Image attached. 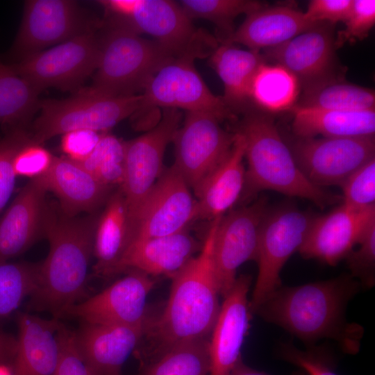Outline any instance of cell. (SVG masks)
Returning <instances> with one entry per match:
<instances>
[{
  "mask_svg": "<svg viewBox=\"0 0 375 375\" xmlns=\"http://www.w3.org/2000/svg\"><path fill=\"white\" fill-rule=\"evenodd\" d=\"M360 283L350 275L297 286H281L254 313L276 325L306 347L326 339L348 354L360 348L363 328L346 318L350 301L359 292Z\"/></svg>",
  "mask_w": 375,
  "mask_h": 375,
  "instance_id": "obj_1",
  "label": "cell"
},
{
  "mask_svg": "<svg viewBox=\"0 0 375 375\" xmlns=\"http://www.w3.org/2000/svg\"><path fill=\"white\" fill-rule=\"evenodd\" d=\"M222 217L212 220L201 251L172 277L162 312L148 321L145 335L151 338L160 354L176 344L205 339L212 332L221 307L212 248Z\"/></svg>",
  "mask_w": 375,
  "mask_h": 375,
  "instance_id": "obj_2",
  "label": "cell"
},
{
  "mask_svg": "<svg viewBox=\"0 0 375 375\" xmlns=\"http://www.w3.org/2000/svg\"><path fill=\"white\" fill-rule=\"evenodd\" d=\"M98 217L97 212L69 217L49 204L44 230L49 251L38 264L33 296L55 317L67 313L83 295Z\"/></svg>",
  "mask_w": 375,
  "mask_h": 375,
  "instance_id": "obj_3",
  "label": "cell"
},
{
  "mask_svg": "<svg viewBox=\"0 0 375 375\" xmlns=\"http://www.w3.org/2000/svg\"><path fill=\"white\" fill-rule=\"evenodd\" d=\"M237 131L244 138V158L248 165L242 196L247 198L270 190L308 199L320 208L342 202L341 196L306 178L269 115L249 112Z\"/></svg>",
  "mask_w": 375,
  "mask_h": 375,
  "instance_id": "obj_4",
  "label": "cell"
},
{
  "mask_svg": "<svg viewBox=\"0 0 375 375\" xmlns=\"http://www.w3.org/2000/svg\"><path fill=\"white\" fill-rule=\"evenodd\" d=\"M98 39L99 60L88 88L102 95L140 94L152 77L176 58L155 40L103 20Z\"/></svg>",
  "mask_w": 375,
  "mask_h": 375,
  "instance_id": "obj_5",
  "label": "cell"
},
{
  "mask_svg": "<svg viewBox=\"0 0 375 375\" xmlns=\"http://www.w3.org/2000/svg\"><path fill=\"white\" fill-rule=\"evenodd\" d=\"M105 23L147 34L173 56H210L217 40L197 29L180 5L169 0H115Z\"/></svg>",
  "mask_w": 375,
  "mask_h": 375,
  "instance_id": "obj_6",
  "label": "cell"
},
{
  "mask_svg": "<svg viewBox=\"0 0 375 375\" xmlns=\"http://www.w3.org/2000/svg\"><path fill=\"white\" fill-rule=\"evenodd\" d=\"M141 94L109 97L82 88L64 99L40 101V115L29 131L33 141L42 144L58 135L75 130L108 133L121 121L139 110Z\"/></svg>",
  "mask_w": 375,
  "mask_h": 375,
  "instance_id": "obj_7",
  "label": "cell"
},
{
  "mask_svg": "<svg viewBox=\"0 0 375 375\" xmlns=\"http://www.w3.org/2000/svg\"><path fill=\"white\" fill-rule=\"evenodd\" d=\"M315 215L293 205H282L267 211L260 227L256 262L258 276L249 301L255 312L281 285V270L304 243Z\"/></svg>",
  "mask_w": 375,
  "mask_h": 375,
  "instance_id": "obj_8",
  "label": "cell"
},
{
  "mask_svg": "<svg viewBox=\"0 0 375 375\" xmlns=\"http://www.w3.org/2000/svg\"><path fill=\"white\" fill-rule=\"evenodd\" d=\"M102 20L94 19L71 0H28L8 56L12 63L81 34L97 31Z\"/></svg>",
  "mask_w": 375,
  "mask_h": 375,
  "instance_id": "obj_9",
  "label": "cell"
},
{
  "mask_svg": "<svg viewBox=\"0 0 375 375\" xmlns=\"http://www.w3.org/2000/svg\"><path fill=\"white\" fill-rule=\"evenodd\" d=\"M98 31L81 34L10 65L40 93L49 88L74 93L83 88L97 67Z\"/></svg>",
  "mask_w": 375,
  "mask_h": 375,
  "instance_id": "obj_10",
  "label": "cell"
},
{
  "mask_svg": "<svg viewBox=\"0 0 375 375\" xmlns=\"http://www.w3.org/2000/svg\"><path fill=\"white\" fill-rule=\"evenodd\" d=\"M194 60L181 56L165 64L140 94V106L133 117L138 119L158 107L207 112L220 120L231 117V110L210 90L197 71Z\"/></svg>",
  "mask_w": 375,
  "mask_h": 375,
  "instance_id": "obj_11",
  "label": "cell"
},
{
  "mask_svg": "<svg viewBox=\"0 0 375 375\" xmlns=\"http://www.w3.org/2000/svg\"><path fill=\"white\" fill-rule=\"evenodd\" d=\"M181 119L180 110L162 108L153 126L143 135L125 142L124 174L119 188L124 196L132 228L140 206L165 169L164 154Z\"/></svg>",
  "mask_w": 375,
  "mask_h": 375,
  "instance_id": "obj_12",
  "label": "cell"
},
{
  "mask_svg": "<svg viewBox=\"0 0 375 375\" xmlns=\"http://www.w3.org/2000/svg\"><path fill=\"white\" fill-rule=\"evenodd\" d=\"M212 113L186 111L183 125L176 132L174 167L194 192L226 158L235 139L220 126Z\"/></svg>",
  "mask_w": 375,
  "mask_h": 375,
  "instance_id": "obj_13",
  "label": "cell"
},
{
  "mask_svg": "<svg viewBox=\"0 0 375 375\" xmlns=\"http://www.w3.org/2000/svg\"><path fill=\"white\" fill-rule=\"evenodd\" d=\"M299 168L314 185H340L375 158L374 137L299 138L290 148Z\"/></svg>",
  "mask_w": 375,
  "mask_h": 375,
  "instance_id": "obj_14",
  "label": "cell"
},
{
  "mask_svg": "<svg viewBox=\"0 0 375 375\" xmlns=\"http://www.w3.org/2000/svg\"><path fill=\"white\" fill-rule=\"evenodd\" d=\"M268 209L267 198L261 197L222 217L214 239L212 263L223 297L233 287L238 269L248 260H256L260 227Z\"/></svg>",
  "mask_w": 375,
  "mask_h": 375,
  "instance_id": "obj_15",
  "label": "cell"
},
{
  "mask_svg": "<svg viewBox=\"0 0 375 375\" xmlns=\"http://www.w3.org/2000/svg\"><path fill=\"white\" fill-rule=\"evenodd\" d=\"M196 217V199L172 165L164 169L133 222L134 240L162 237L184 229Z\"/></svg>",
  "mask_w": 375,
  "mask_h": 375,
  "instance_id": "obj_16",
  "label": "cell"
},
{
  "mask_svg": "<svg viewBox=\"0 0 375 375\" xmlns=\"http://www.w3.org/2000/svg\"><path fill=\"white\" fill-rule=\"evenodd\" d=\"M128 272L101 292L73 306L67 314L91 324L135 325L146 322L147 299L155 281L144 272Z\"/></svg>",
  "mask_w": 375,
  "mask_h": 375,
  "instance_id": "obj_17",
  "label": "cell"
},
{
  "mask_svg": "<svg viewBox=\"0 0 375 375\" xmlns=\"http://www.w3.org/2000/svg\"><path fill=\"white\" fill-rule=\"evenodd\" d=\"M374 224L375 206L358 210L341 203L330 212L315 217L299 252L306 259L334 266L349 255Z\"/></svg>",
  "mask_w": 375,
  "mask_h": 375,
  "instance_id": "obj_18",
  "label": "cell"
},
{
  "mask_svg": "<svg viewBox=\"0 0 375 375\" xmlns=\"http://www.w3.org/2000/svg\"><path fill=\"white\" fill-rule=\"evenodd\" d=\"M42 176L22 187L0 220V260L8 261L33 244L44 230L49 203Z\"/></svg>",
  "mask_w": 375,
  "mask_h": 375,
  "instance_id": "obj_19",
  "label": "cell"
},
{
  "mask_svg": "<svg viewBox=\"0 0 375 375\" xmlns=\"http://www.w3.org/2000/svg\"><path fill=\"white\" fill-rule=\"evenodd\" d=\"M251 277H237L224 297L209 341L210 375H228L242 358L241 349L249 326L248 294Z\"/></svg>",
  "mask_w": 375,
  "mask_h": 375,
  "instance_id": "obj_20",
  "label": "cell"
},
{
  "mask_svg": "<svg viewBox=\"0 0 375 375\" xmlns=\"http://www.w3.org/2000/svg\"><path fill=\"white\" fill-rule=\"evenodd\" d=\"M333 25L319 23L285 43L265 50L269 58L293 74L304 85L335 76Z\"/></svg>",
  "mask_w": 375,
  "mask_h": 375,
  "instance_id": "obj_21",
  "label": "cell"
},
{
  "mask_svg": "<svg viewBox=\"0 0 375 375\" xmlns=\"http://www.w3.org/2000/svg\"><path fill=\"white\" fill-rule=\"evenodd\" d=\"M148 320L135 325L84 322L74 333L75 341L93 374L122 375L123 364L146 334Z\"/></svg>",
  "mask_w": 375,
  "mask_h": 375,
  "instance_id": "obj_22",
  "label": "cell"
},
{
  "mask_svg": "<svg viewBox=\"0 0 375 375\" xmlns=\"http://www.w3.org/2000/svg\"><path fill=\"white\" fill-rule=\"evenodd\" d=\"M202 245L186 229L162 237L136 239L117 265L114 274L133 269L172 278L201 251Z\"/></svg>",
  "mask_w": 375,
  "mask_h": 375,
  "instance_id": "obj_23",
  "label": "cell"
},
{
  "mask_svg": "<svg viewBox=\"0 0 375 375\" xmlns=\"http://www.w3.org/2000/svg\"><path fill=\"white\" fill-rule=\"evenodd\" d=\"M42 177L48 192L58 199L61 212L69 217L96 213L112 194V187L101 183L81 165L66 156H54Z\"/></svg>",
  "mask_w": 375,
  "mask_h": 375,
  "instance_id": "obj_24",
  "label": "cell"
},
{
  "mask_svg": "<svg viewBox=\"0 0 375 375\" xmlns=\"http://www.w3.org/2000/svg\"><path fill=\"white\" fill-rule=\"evenodd\" d=\"M234 133V142L226 158L194 191L195 220H213L223 216L241 198L245 183V140L238 131Z\"/></svg>",
  "mask_w": 375,
  "mask_h": 375,
  "instance_id": "obj_25",
  "label": "cell"
},
{
  "mask_svg": "<svg viewBox=\"0 0 375 375\" xmlns=\"http://www.w3.org/2000/svg\"><path fill=\"white\" fill-rule=\"evenodd\" d=\"M316 24L296 8L266 6L247 15L242 24L222 43L241 44L260 52L278 47Z\"/></svg>",
  "mask_w": 375,
  "mask_h": 375,
  "instance_id": "obj_26",
  "label": "cell"
},
{
  "mask_svg": "<svg viewBox=\"0 0 375 375\" xmlns=\"http://www.w3.org/2000/svg\"><path fill=\"white\" fill-rule=\"evenodd\" d=\"M17 349L12 375H53L58 356L56 319H45L26 312L17 316Z\"/></svg>",
  "mask_w": 375,
  "mask_h": 375,
  "instance_id": "obj_27",
  "label": "cell"
},
{
  "mask_svg": "<svg viewBox=\"0 0 375 375\" xmlns=\"http://www.w3.org/2000/svg\"><path fill=\"white\" fill-rule=\"evenodd\" d=\"M133 239L128 208L119 188L112 192L98 217L93 249L95 273L102 276L114 275L117 265Z\"/></svg>",
  "mask_w": 375,
  "mask_h": 375,
  "instance_id": "obj_28",
  "label": "cell"
},
{
  "mask_svg": "<svg viewBox=\"0 0 375 375\" xmlns=\"http://www.w3.org/2000/svg\"><path fill=\"white\" fill-rule=\"evenodd\" d=\"M292 131L299 138L374 137L375 110H335L294 105Z\"/></svg>",
  "mask_w": 375,
  "mask_h": 375,
  "instance_id": "obj_29",
  "label": "cell"
},
{
  "mask_svg": "<svg viewBox=\"0 0 375 375\" xmlns=\"http://www.w3.org/2000/svg\"><path fill=\"white\" fill-rule=\"evenodd\" d=\"M210 62L224 85L222 98L231 110L243 106L249 99L252 79L265 60L259 51L221 43L210 54Z\"/></svg>",
  "mask_w": 375,
  "mask_h": 375,
  "instance_id": "obj_30",
  "label": "cell"
},
{
  "mask_svg": "<svg viewBox=\"0 0 375 375\" xmlns=\"http://www.w3.org/2000/svg\"><path fill=\"white\" fill-rule=\"evenodd\" d=\"M299 106L335 110H375L374 90L332 76L303 86Z\"/></svg>",
  "mask_w": 375,
  "mask_h": 375,
  "instance_id": "obj_31",
  "label": "cell"
},
{
  "mask_svg": "<svg viewBox=\"0 0 375 375\" xmlns=\"http://www.w3.org/2000/svg\"><path fill=\"white\" fill-rule=\"evenodd\" d=\"M38 91L0 58V124L8 129L28 128L39 110Z\"/></svg>",
  "mask_w": 375,
  "mask_h": 375,
  "instance_id": "obj_32",
  "label": "cell"
},
{
  "mask_svg": "<svg viewBox=\"0 0 375 375\" xmlns=\"http://www.w3.org/2000/svg\"><path fill=\"white\" fill-rule=\"evenodd\" d=\"M299 81L284 67L262 63L251 81L249 99L267 112L290 110L299 93Z\"/></svg>",
  "mask_w": 375,
  "mask_h": 375,
  "instance_id": "obj_33",
  "label": "cell"
},
{
  "mask_svg": "<svg viewBox=\"0 0 375 375\" xmlns=\"http://www.w3.org/2000/svg\"><path fill=\"white\" fill-rule=\"evenodd\" d=\"M209 341L184 342L167 349L147 366L142 375H210Z\"/></svg>",
  "mask_w": 375,
  "mask_h": 375,
  "instance_id": "obj_34",
  "label": "cell"
},
{
  "mask_svg": "<svg viewBox=\"0 0 375 375\" xmlns=\"http://www.w3.org/2000/svg\"><path fill=\"white\" fill-rule=\"evenodd\" d=\"M178 3L185 14L192 19H203L215 24L222 43L234 32V20L241 14L248 15L265 4L253 0H182Z\"/></svg>",
  "mask_w": 375,
  "mask_h": 375,
  "instance_id": "obj_35",
  "label": "cell"
},
{
  "mask_svg": "<svg viewBox=\"0 0 375 375\" xmlns=\"http://www.w3.org/2000/svg\"><path fill=\"white\" fill-rule=\"evenodd\" d=\"M38 284V264L0 260V318L10 315Z\"/></svg>",
  "mask_w": 375,
  "mask_h": 375,
  "instance_id": "obj_36",
  "label": "cell"
},
{
  "mask_svg": "<svg viewBox=\"0 0 375 375\" xmlns=\"http://www.w3.org/2000/svg\"><path fill=\"white\" fill-rule=\"evenodd\" d=\"M125 142L104 133L90 155L77 162L101 183L121 186L124 174Z\"/></svg>",
  "mask_w": 375,
  "mask_h": 375,
  "instance_id": "obj_37",
  "label": "cell"
},
{
  "mask_svg": "<svg viewBox=\"0 0 375 375\" xmlns=\"http://www.w3.org/2000/svg\"><path fill=\"white\" fill-rule=\"evenodd\" d=\"M278 357L299 367L306 375H338L335 371V359L331 351L322 345H313L301 349L292 342L281 343Z\"/></svg>",
  "mask_w": 375,
  "mask_h": 375,
  "instance_id": "obj_38",
  "label": "cell"
},
{
  "mask_svg": "<svg viewBox=\"0 0 375 375\" xmlns=\"http://www.w3.org/2000/svg\"><path fill=\"white\" fill-rule=\"evenodd\" d=\"M33 142L28 128L8 129L0 140V212L10 197L15 183L13 160L25 144Z\"/></svg>",
  "mask_w": 375,
  "mask_h": 375,
  "instance_id": "obj_39",
  "label": "cell"
},
{
  "mask_svg": "<svg viewBox=\"0 0 375 375\" xmlns=\"http://www.w3.org/2000/svg\"><path fill=\"white\" fill-rule=\"evenodd\" d=\"M340 187L344 205L358 210L375 206V158L356 169Z\"/></svg>",
  "mask_w": 375,
  "mask_h": 375,
  "instance_id": "obj_40",
  "label": "cell"
},
{
  "mask_svg": "<svg viewBox=\"0 0 375 375\" xmlns=\"http://www.w3.org/2000/svg\"><path fill=\"white\" fill-rule=\"evenodd\" d=\"M345 27L339 31L334 44L335 49L345 43L362 40L375 24V1L353 0L350 12L344 22Z\"/></svg>",
  "mask_w": 375,
  "mask_h": 375,
  "instance_id": "obj_41",
  "label": "cell"
},
{
  "mask_svg": "<svg viewBox=\"0 0 375 375\" xmlns=\"http://www.w3.org/2000/svg\"><path fill=\"white\" fill-rule=\"evenodd\" d=\"M345 258L350 276L357 280L362 288H372L375 283V224L365 233L358 244Z\"/></svg>",
  "mask_w": 375,
  "mask_h": 375,
  "instance_id": "obj_42",
  "label": "cell"
},
{
  "mask_svg": "<svg viewBox=\"0 0 375 375\" xmlns=\"http://www.w3.org/2000/svg\"><path fill=\"white\" fill-rule=\"evenodd\" d=\"M54 156L42 144L31 142L23 146L13 160V170L17 176L31 179L44 175L50 169Z\"/></svg>",
  "mask_w": 375,
  "mask_h": 375,
  "instance_id": "obj_43",
  "label": "cell"
},
{
  "mask_svg": "<svg viewBox=\"0 0 375 375\" xmlns=\"http://www.w3.org/2000/svg\"><path fill=\"white\" fill-rule=\"evenodd\" d=\"M57 339L59 356L53 375H94L78 350L74 332L60 324Z\"/></svg>",
  "mask_w": 375,
  "mask_h": 375,
  "instance_id": "obj_44",
  "label": "cell"
},
{
  "mask_svg": "<svg viewBox=\"0 0 375 375\" xmlns=\"http://www.w3.org/2000/svg\"><path fill=\"white\" fill-rule=\"evenodd\" d=\"M352 4L353 0H311L303 13L312 23L333 25L337 22H344Z\"/></svg>",
  "mask_w": 375,
  "mask_h": 375,
  "instance_id": "obj_45",
  "label": "cell"
},
{
  "mask_svg": "<svg viewBox=\"0 0 375 375\" xmlns=\"http://www.w3.org/2000/svg\"><path fill=\"white\" fill-rule=\"evenodd\" d=\"M104 133L92 130H75L62 135L60 149L68 158L82 162L92 152Z\"/></svg>",
  "mask_w": 375,
  "mask_h": 375,
  "instance_id": "obj_46",
  "label": "cell"
},
{
  "mask_svg": "<svg viewBox=\"0 0 375 375\" xmlns=\"http://www.w3.org/2000/svg\"><path fill=\"white\" fill-rule=\"evenodd\" d=\"M17 349V339L0 331V364L12 360Z\"/></svg>",
  "mask_w": 375,
  "mask_h": 375,
  "instance_id": "obj_47",
  "label": "cell"
},
{
  "mask_svg": "<svg viewBox=\"0 0 375 375\" xmlns=\"http://www.w3.org/2000/svg\"><path fill=\"white\" fill-rule=\"evenodd\" d=\"M228 375H271L264 372L258 371L247 365L241 358L230 371ZM290 375H306V374L299 369Z\"/></svg>",
  "mask_w": 375,
  "mask_h": 375,
  "instance_id": "obj_48",
  "label": "cell"
},
{
  "mask_svg": "<svg viewBox=\"0 0 375 375\" xmlns=\"http://www.w3.org/2000/svg\"><path fill=\"white\" fill-rule=\"evenodd\" d=\"M0 375H12L10 367H7L5 364H0Z\"/></svg>",
  "mask_w": 375,
  "mask_h": 375,
  "instance_id": "obj_49",
  "label": "cell"
}]
</instances>
